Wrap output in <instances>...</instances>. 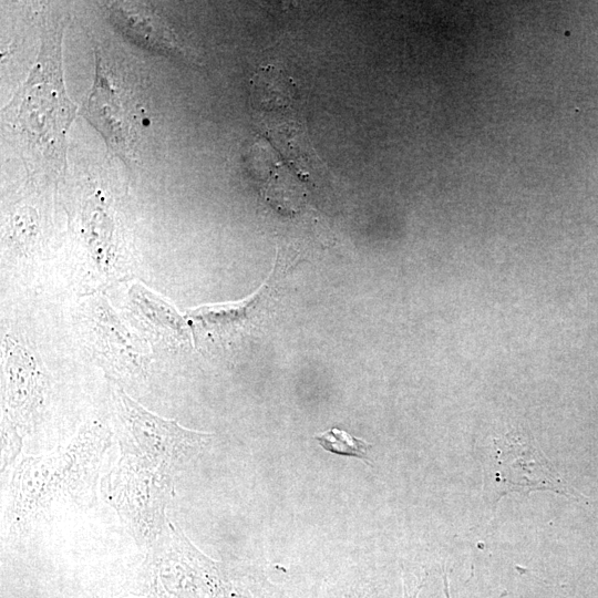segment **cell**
<instances>
[{
    "mask_svg": "<svg viewBox=\"0 0 598 598\" xmlns=\"http://www.w3.org/2000/svg\"><path fill=\"white\" fill-rule=\"evenodd\" d=\"M443 580H444V592H445V597H446V598H451V596H450V590H448V581H447V577H446L445 574L443 575Z\"/></svg>",
    "mask_w": 598,
    "mask_h": 598,
    "instance_id": "obj_9",
    "label": "cell"
},
{
    "mask_svg": "<svg viewBox=\"0 0 598 598\" xmlns=\"http://www.w3.org/2000/svg\"><path fill=\"white\" fill-rule=\"evenodd\" d=\"M377 588L367 581H355L332 589L327 598H378Z\"/></svg>",
    "mask_w": 598,
    "mask_h": 598,
    "instance_id": "obj_7",
    "label": "cell"
},
{
    "mask_svg": "<svg viewBox=\"0 0 598 598\" xmlns=\"http://www.w3.org/2000/svg\"><path fill=\"white\" fill-rule=\"evenodd\" d=\"M61 33L60 27L44 33L28 80L3 110L31 168L45 174L64 168L66 131L76 111L63 85Z\"/></svg>",
    "mask_w": 598,
    "mask_h": 598,
    "instance_id": "obj_1",
    "label": "cell"
},
{
    "mask_svg": "<svg viewBox=\"0 0 598 598\" xmlns=\"http://www.w3.org/2000/svg\"><path fill=\"white\" fill-rule=\"evenodd\" d=\"M315 437L319 445L327 452L343 456L357 457L363 461L367 465H371L369 450L372 447V444L348 433L347 431L332 427L326 432L317 434Z\"/></svg>",
    "mask_w": 598,
    "mask_h": 598,
    "instance_id": "obj_6",
    "label": "cell"
},
{
    "mask_svg": "<svg viewBox=\"0 0 598 598\" xmlns=\"http://www.w3.org/2000/svg\"><path fill=\"white\" fill-rule=\"evenodd\" d=\"M113 19L117 21L118 27L132 37H136L140 42L147 48H154L162 52L174 49V37L169 30H166L157 16L151 14L144 8L140 7H114Z\"/></svg>",
    "mask_w": 598,
    "mask_h": 598,
    "instance_id": "obj_5",
    "label": "cell"
},
{
    "mask_svg": "<svg viewBox=\"0 0 598 598\" xmlns=\"http://www.w3.org/2000/svg\"><path fill=\"white\" fill-rule=\"evenodd\" d=\"M425 574H416L402 566L403 597L417 598L420 590L424 586Z\"/></svg>",
    "mask_w": 598,
    "mask_h": 598,
    "instance_id": "obj_8",
    "label": "cell"
},
{
    "mask_svg": "<svg viewBox=\"0 0 598 598\" xmlns=\"http://www.w3.org/2000/svg\"><path fill=\"white\" fill-rule=\"evenodd\" d=\"M550 491L578 498L532 435L514 430L493 441L484 464V499L492 511L508 494Z\"/></svg>",
    "mask_w": 598,
    "mask_h": 598,
    "instance_id": "obj_2",
    "label": "cell"
},
{
    "mask_svg": "<svg viewBox=\"0 0 598 598\" xmlns=\"http://www.w3.org/2000/svg\"><path fill=\"white\" fill-rule=\"evenodd\" d=\"M95 80L82 114L101 132L109 147L125 163L134 153L136 114L96 54Z\"/></svg>",
    "mask_w": 598,
    "mask_h": 598,
    "instance_id": "obj_4",
    "label": "cell"
},
{
    "mask_svg": "<svg viewBox=\"0 0 598 598\" xmlns=\"http://www.w3.org/2000/svg\"><path fill=\"white\" fill-rule=\"evenodd\" d=\"M116 403L127 445L148 456L181 457L196 452L210 440V434L188 431L151 414L122 392Z\"/></svg>",
    "mask_w": 598,
    "mask_h": 598,
    "instance_id": "obj_3",
    "label": "cell"
}]
</instances>
